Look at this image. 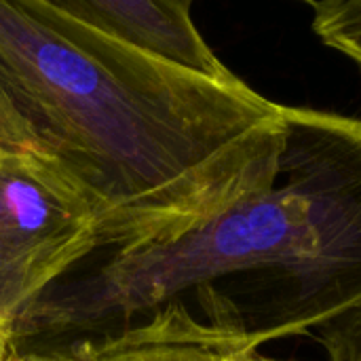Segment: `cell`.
<instances>
[{
  "label": "cell",
  "instance_id": "cell-9",
  "mask_svg": "<svg viewBox=\"0 0 361 361\" xmlns=\"http://www.w3.org/2000/svg\"><path fill=\"white\" fill-rule=\"evenodd\" d=\"M228 361H281V360H271V357L260 355L258 351H247V353H237V355H233Z\"/></svg>",
  "mask_w": 361,
  "mask_h": 361
},
{
  "label": "cell",
  "instance_id": "cell-10",
  "mask_svg": "<svg viewBox=\"0 0 361 361\" xmlns=\"http://www.w3.org/2000/svg\"><path fill=\"white\" fill-rule=\"evenodd\" d=\"M11 345H13V343H11L4 334H0V361H8V357L13 355Z\"/></svg>",
  "mask_w": 361,
  "mask_h": 361
},
{
  "label": "cell",
  "instance_id": "cell-7",
  "mask_svg": "<svg viewBox=\"0 0 361 361\" xmlns=\"http://www.w3.org/2000/svg\"><path fill=\"white\" fill-rule=\"evenodd\" d=\"M326 361H361V305L315 330Z\"/></svg>",
  "mask_w": 361,
  "mask_h": 361
},
{
  "label": "cell",
  "instance_id": "cell-2",
  "mask_svg": "<svg viewBox=\"0 0 361 361\" xmlns=\"http://www.w3.org/2000/svg\"><path fill=\"white\" fill-rule=\"evenodd\" d=\"M0 82L95 205L104 250L237 188L281 142L283 106L146 57L57 0H0Z\"/></svg>",
  "mask_w": 361,
  "mask_h": 361
},
{
  "label": "cell",
  "instance_id": "cell-3",
  "mask_svg": "<svg viewBox=\"0 0 361 361\" xmlns=\"http://www.w3.org/2000/svg\"><path fill=\"white\" fill-rule=\"evenodd\" d=\"M99 247L91 199L44 154L0 159V334Z\"/></svg>",
  "mask_w": 361,
  "mask_h": 361
},
{
  "label": "cell",
  "instance_id": "cell-1",
  "mask_svg": "<svg viewBox=\"0 0 361 361\" xmlns=\"http://www.w3.org/2000/svg\"><path fill=\"white\" fill-rule=\"evenodd\" d=\"M173 302L235 355L360 307L361 118L283 106L254 178L59 281L13 341L116 330Z\"/></svg>",
  "mask_w": 361,
  "mask_h": 361
},
{
  "label": "cell",
  "instance_id": "cell-8",
  "mask_svg": "<svg viewBox=\"0 0 361 361\" xmlns=\"http://www.w3.org/2000/svg\"><path fill=\"white\" fill-rule=\"evenodd\" d=\"M40 152V144L36 133L17 110L13 97L0 82V159L15 157V154H32Z\"/></svg>",
  "mask_w": 361,
  "mask_h": 361
},
{
  "label": "cell",
  "instance_id": "cell-5",
  "mask_svg": "<svg viewBox=\"0 0 361 361\" xmlns=\"http://www.w3.org/2000/svg\"><path fill=\"white\" fill-rule=\"evenodd\" d=\"M233 355L192 319L186 307L173 302L142 324L110 330L99 338L13 353L8 361H228Z\"/></svg>",
  "mask_w": 361,
  "mask_h": 361
},
{
  "label": "cell",
  "instance_id": "cell-4",
  "mask_svg": "<svg viewBox=\"0 0 361 361\" xmlns=\"http://www.w3.org/2000/svg\"><path fill=\"white\" fill-rule=\"evenodd\" d=\"M63 13L167 66L218 82L237 78L190 17V0H57Z\"/></svg>",
  "mask_w": 361,
  "mask_h": 361
},
{
  "label": "cell",
  "instance_id": "cell-6",
  "mask_svg": "<svg viewBox=\"0 0 361 361\" xmlns=\"http://www.w3.org/2000/svg\"><path fill=\"white\" fill-rule=\"evenodd\" d=\"M309 6L313 11V32L322 42L361 66V0H324Z\"/></svg>",
  "mask_w": 361,
  "mask_h": 361
}]
</instances>
